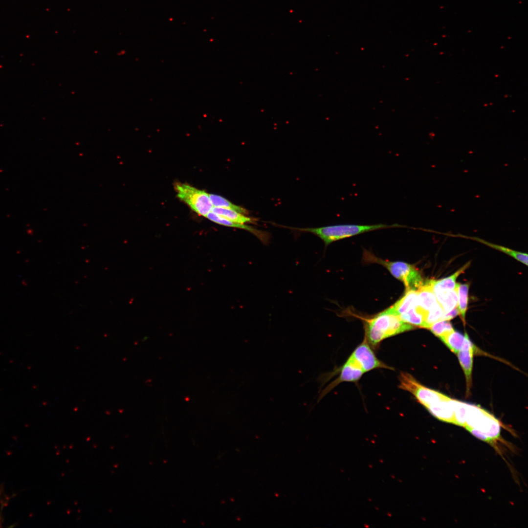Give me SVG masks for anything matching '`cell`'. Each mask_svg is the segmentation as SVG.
<instances>
[{
    "mask_svg": "<svg viewBox=\"0 0 528 528\" xmlns=\"http://www.w3.org/2000/svg\"><path fill=\"white\" fill-rule=\"evenodd\" d=\"M414 329V326L403 321L388 308L366 321L365 340L375 347L385 338Z\"/></svg>",
    "mask_w": 528,
    "mask_h": 528,
    "instance_id": "cell-1",
    "label": "cell"
},
{
    "mask_svg": "<svg viewBox=\"0 0 528 528\" xmlns=\"http://www.w3.org/2000/svg\"><path fill=\"white\" fill-rule=\"evenodd\" d=\"M276 225L299 232L313 234L323 241L326 247L335 241L368 232L389 228L407 227L406 226L397 223L391 225L382 223L366 225L344 224L315 228H298L278 224Z\"/></svg>",
    "mask_w": 528,
    "mask_h": 528,
    "instance_id": "cell-2",
    "label": "cell"
},
{
    "mask_svg": "<svg viewBox=\"0 0 528 528\" xmlns=\"http://www.w3.org/2000/svg\"><path fill=\"white\" fill-rule=\"evenodd\" d=\"M476 438L492 441L500 436V424L492 415L479 406L468 404L463 426Z\"/></svg>",
    "mask_w": 528,
    "mask_h": 528,
    "instance_id": "cell-3",
    "label": "cell"
},
{
    "mask_svg": "<svg viewBox=\"0 0 528 528\" xmlns=\"http://www.w3.org/2000/svg\"><path fill=\"white\" fill-rule=\"evenodd\" d=\"M370 262L380 264L385 267L396 278L402 281L406 289L417 290L423 284V279L414 266L403 262H390L375 257L371 254H366Z\"/></svg>",
    "mask_w": 528,
    "mask_h": 528,
    "instance_id": "cell-4",
    "label": "cell"
},
{
    "mask_svg": "<svg viewBox=\"0 0 528 528\" xmlns=\"http://www.w3.org/2000/svg\"><path fill=\"white\" fill-rule=\"evenodd\" d=\"M175 189L177 197L198 215L206 217L212 211L213 206L205 191L181 182L176 183Z\"/></svg>",
    "mask_w": 528,
    "mask_h": 528,
    "instance_id": "cell-5",
    "label": "cell"
},
{
    "mask_svg": "<svg viewBox=\"0 0 528 528\" xmlns=\"http://www.w3.org/2000/svg\"><path fill=\"white\" fill-rule=\"evenodd\" d=\"M398 379L399 388L414 395L418 402L426 408L431 404L446 396L439 392L422 385L407 373H400Z\"/></svg>",
    "mask_w": 528,
    "mask_h": 528,
    "instance_id": "cell-6",
    "label": "cell"
},
{
    "mask_svg": "<svg viewBox=\"0 0 528 528\" xmlns=\"http://www.w3.org/2000/svg\"><path fill=\"white\" fill-rule=\"evenodd\" d=\"M350 356L364 373L376 368L392 369V368L383 363L376 357L365 339L356 348Z\"/></svg>",
    "mask_w": 528,
    "mask_h": 528,
    "instance_id": "cell-7",
    "label": "cell"
},
{
    "mask_svg": "<svg viewBox=\"0 0 528 528\" xmlns=\"http://www.w3.org/2000/svg\"><path fill=\"white\" fill-rule=\"evenodd\" d=\"M364 373L360 367L350 356L346 363L340 368V374L339 377L331 382L320 393L318 398V402L338 384L345 381H356L361 378Z\"/></svg>",
    "mask_w": 528,
    "mask_h": 528,
    "instance_id": "cell-8",
    "label": "cell"
},
{
    "mask_svg": "<svg viewBox=\"0 0 528 528\" xmlns=\"http://www.w3.org/2000/svg\"><path fill=\"white\" fill-rule=\"evenodd\" d=\"M206 217L209 220L220 225L245 230L253 234L264 244L269 242L270 234L268 232L257 229L252 226L245 224L234 222L212 212H209Z\"/></svg>",
    "mask_w": 528,
    "mask_h": 528,
    "instance_id": "cell-9",
    "label": "cell"
},
{
    "mask_svg": "<svg viewBox=\"0 0 528 528\" xmlns=\"http://www.w3.org/2000/svg\"><path fill=\"white\" fill-rule=\"evenodd\" d=\"M451 400L452 398L446 396L445 398L431 404L426 409L438 419L454 424V411Z\"/></svg>",
    "mask_w": 528,
    "mask_h": 528,
    "instance_id": "cell-10",
    "label": "cell"
},
{
    "mask_svg": "<svg viewBox=\"0 0 528 528\" xmlns=\"http://www.w3.org/2000/svg\"><path fill=\"white\" fill-rule=\"evenodd\" d=\"M418 305L424 314L438 303L429 281L417 289Z\"/></svg>",
    "mask_w": 528,
    "mask_h": 528,
    "instance_id": "cell-11",
    "label": "cell"
},
{
    "mask_svg": "<svg viewBox=\"0 0 528 528\" xmlns=\"http://www.w3.org/2000/svg\"><path fill=\"white\" fill-rule=\"evenodd\" d=\"M418 307L417 290L406 289L403 296L389 308V309L392 312L399 316Z\"/></svg>",
    "mask_w": 528,
    "mask_h": 528,
    "instance_id": "cell-12",
    "label": "cell"
},
{
    "mask_svg": "<svg viewBox=\"0 0 528 528\" xmlns=\"http://www.w3.org/2000/svg\"><path fill=\"white\" fill-rule=\"evenodd\" d=\"M475 350L474 346L468 349L461 350L457 353L465 376L467 392H469L471 385L473 355Z\"/></svg>",
    "mask_w": 528,
    "mask_h": 528,
    "instance_id": "cell-13",
    "label": "cell"
},
{
    "mask_svg": "<svg viewBox=\"0 0 528 528\" xmlns=\"http://www.w3.org/2000/svg\"><path fill=\"white\" fill-rule=\"evenodd\" d=\"M470 264V262L467 263L449 277L439 280H429L434 292L454 289L456 286L457 283L456 282L457 278L461 274L464 273V271L469 266Z\"/></svg>",
    "mask_w": 528,
    "mask_h": 528,
    "instance_id": "cell-14",
    "label": "cell"
},
{
    "mask_svg": "<svg viewBox=\"0 0 528 528\" xmlns=\"http://www.w3.org/2000/svg\"><path fill=\"white\" fill-rule=\"evenodd\" d=\"M212 212L234 222L245 223H256L257 219L247 216L238 211L218 207H213Z\"/></svg>",
    "mask_w": 528,
    "mask_h": 528,
    "instance_id": "cell-15",
    "label": "cell"
},
{
    "mask_svg": "<svg viewBox=\"0 0 528 528\" xmlns=\"http://www.w3.org/2000/svg\"><path fill=\"white\" fill-rule=\"evenodd\" d=\"M434 293L444 313L458 307L457 284L455 288L453 290L439 291Z\"/></svg>",
    "mask_w": 528,
    "mask_h": 528,
    "instance_id": "cell-16",
    "label": "cell"
},
{
    "mask_svg": "<svg viewBox=\"0 0 528 528\" xmlns=\"http://www.w3.org/2000/svg\"><path fill=\"white\" fill-rule=\"evenodd\" d=\"M468 337L467 333L462 334L454 330L449 334L440 338L451 351L457 353L461 350Z\"/></svg>",
    "mask_w": 528,
    "mask_h": 528,
    "instance_id": "cell-17",
    "label": "cell"
},
{
    "mask_svg": "<svg viewBox=\"0 0 528 528\" xmlns=\"http://www.w3.org/2000/svg\"><path fill=\"white\" fill-rule=\"evenodd\" d=\"M469 284L457 283L459 314L465 324L468 301Z\"/></svg>",
    "mask_w": 528,
    "mask_h": 528,
    "instance_id": "cell-18",
    "label": "cell"
},
{
    "mask_svg": "<svg viewBox=\"0 0 528 528\" xmlns=\"http://www.w3.org/2000/svg\"><path fill=\"white\" fill-rule=\"evenodd\" d=\"M398 316L403 321L411 325L424 327V316L419 307L412 308Z\"/></svg>",
    "mask_w": 528,
    "mask_h": 528,
    "instance_id": "cell-19",
    "label": "cell"
},
{
    "mask_svg": "<svg viewBox=\"0 0 528 528\" xmlns=\"http://www.w3.org/2000/svg\"><path fill=\"white\" fill-rule=\"evenodd\" d=\"M209 197L213 207L231 209L244 215H247L249 213V211L245 208L234 204L220 196L209 194Z\"/></svg>",
    "mask_w": 528,
    "mask_h": 528,
    "instance_id": "cell-20",
    "label": "cell"
},
{
    "mask_svg": "<svg viewBox=\"0 0 528 528\" xmlns=\"http://www.w3.org/2000/svg\"><path fill=\"white\" fill-rule=\"evenodd\" d=\"M451 402L454 411V424L463 427L465 422L468 404L453 399Z\"/></svg>",
    "mask_w": 528,
    "mask_h": 528,
    "instance_id": "cell-21",
    "label": "cell"
},
{
    "mask_svg": "<svg viewBox=\"0 0 528 528\" xmlns=\"http://www.w3.org/2000/svg\"><path fill=\"white\" fill-rule=\"evenodd\" d=\"M474 239L477 241H478V242H482L483 243H484V244L489 246V247H492V248H494L495 249L501 251H502V252H504V253H506V254L513 257L514 258H515V259H516L518 261L525 264L526 265H528V255H527V254L521 253V252H518V251H514V250L510 249H509L508 248H506V247H504V246H500V245H496V244H493V243H491L490 242L485 241H484L483 240H482L481 239H479V238H474Z\"/></svg>",
    "mask_w": 528,
    "mask_h": 528,
    "instance_id": "cell-22",
    "label": "cell"
},
{
    "mask_svg": "<svg viewBox=\"0 0 528 528\" xmlns=\"http://www.w3.org/2000/svg\"><path fill=\"white\" fill-rule=\"evenodd\" d=\"M444 313L439 303L431 308L424 315V328L428 329L434 323L441 321Z\"/></svg>",
    "mask_w": 528,
    "mask_h": 528,
    "instance_id": "cell-23",
    "label": "cell"
},
{
    "mask_svg": "<svg viewBox=\"0 0 528 528\" xmlns=\"http://www.w3.org/2000/svg\"><path fill=\"white\" fill-rule=\"evenodd\" d=\"M428 329L439 338L446 335L454 330L452 324L447 320L437 321L433 324Z\"/></svg>",
    "mask_w": 528,
    "mask_h": 528,
    "instance_id": "cell-24",
    "label": "cell"
},
{
    "mask_svg": "<svg viewBox=\"0 0 528 528\" xmlns=\"http://www.w3.org/2000/svg\"><path fill=\"white\" fill-rule=\"evenodd\" d=\"M458 314H459V310H458V307H456L454 308H453L452 310H451L449 312L444 313L443 315L442 316V317L441 318V320L449 321L451 319L454 318L455 317H456Z\"/></svg>",
    "mask_w": 528,
    "mask_h": 528,
    "instance_id": "cell-25",
    "label": "cell"
}]
</instances>
